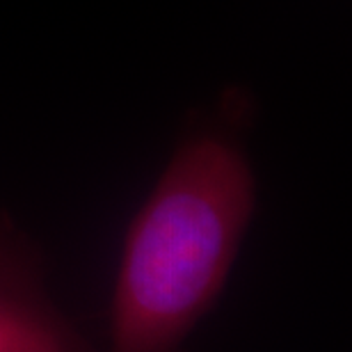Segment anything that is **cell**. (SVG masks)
Here are the masks:
<instances>
[{"instance_id":"1","label":"cell","mask_w":352,"mask_h":352,"mask_svg":"<svg viewBox=\"0 0 352 352\" xmlns=\"http://www.w3.org/2000/svg\"><path fill=\"white\" fill-rule=\"evenodd\" d=\"M254 210V170L234 133L183 138L126 231L103 352H186L227 286Z\"/></svg>"},{"instance_id":"2","label":"cell","mask_w":352,"mask_h":352,"mask_svg":"<svg viewBox=\"0 0 352 352\" xmlns=\"http://www.w3.org/2000/svg\"><path fill=\"white\" fill-rule=\"evenodd\" d=\"M0 352H103L55 305L39 248L0 210Z\"/></svg>"}]
</instances>
